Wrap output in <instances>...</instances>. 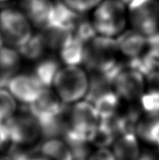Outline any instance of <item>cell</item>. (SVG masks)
I'll return each mask as SVG.
<instances>
[{"label": "cell", "instance_id": "603a6c76", "mask_svg": "<svg viewBox=\"0 0 159 160\" xmlns=\"http://www.w3.org/2000/svg\"><path fill=\"white\" fill-rule=\"evenodd\" d=\"M141 110L146 113L159 112V91L155 89H146L140 99Z\"/></svg>", "mask_w": 159, "mask_h": 160}, {"label": "cell", "instance_id": "4dcf8cb0", "mask_svg": "<svg viewBox=\"0 0 159 160\" xmlns=\"http://www.w3.org/2000/svg\"><path fill=\"white\" fill-rule=\"evenodd\" d=\"M71 160H86L85 158H77V157H74L73 156V158Z\"/></svg>", "mask_w": 159, "mask_h": 160}, {"label": "cell", "instance_id": "ffe728a7", "mask_svg": "<svg viewBox=\"0 0 159 160\" xmlns=\"http://www.w3.org/2000/svg\"><path fill=\"white\" fill-rule=\"evenodd\" d=\"M117 134L112 128L106 122L100 120V122L89 136V143L97 148L109 147L117 139Z\"/></svg>", "mask_w": 159, "mask_h": 160}, {"label": "cell", "instance_id": "f546056e", "mask_svg": "<svg viewBox=\"0 0 159 160\" xmlns=\"http://www.w3.org/2000/svg\"><path fill=\"white\" fill-rule=\"evenodd\" d=\"M0 160H10L9 156H0Z\"/></svg>", "mask_w": 159, "mask_h": 160}, {"label": "cell", "instance_id": "52a82bcc", "mask_svg": "<svg viewBox=\"0 0 159 160\" xmlns=\"http://www.w3.org/2000/svg\"><path fill=\"white\" fill-rule=\"evenodd\" d=\"M68 128L87 136L98 126L100 118L94 105L90 102L78 101L68 111Z\"/></svg>", "mask_w": 159, "mask_h": 160}, {"label": "cell", "instance_id": "f1b7e54d", "mask_svg": "<svg viewBox=\"0 0 159 160\" xmlns=\"http://www.w3.org/2000/svg\"><path fill=\"white\" fill-rule=\"evenodd\" d=\"M3 37L2 35V33L0 32V50L3 48Z\"/></svg>", "mask_w": 159, "mask_h": 160}, {"label": "cell", "instance_id": "6da1fadb", "mask_svg": "<svg viewBox=\"0 0 159 160\" xmlns=\"http://www.w3.org/2000/svg\"><path fill=\"white\" fill-rule=\"evenodd\" d=\"M127 16L122 1L104 0L95 8L92 22L99 35L114 37L124 31Z\"/></svg>", "mask_w": 159, "mask_h": 160}, {"label": "cell", "instance_id": "836d02e7", "mask_svg": "<svg viewBox=\"0 0 159 160\" xmlns=\"http://www.w3.org/2000/svg\"><path fill=\"white\" fill-rule=\"evenodd\" d=\"M158 160H159V158H158Z\"/></svg>", "mask_w": 159, "mask_h": 160}, {"label": "cell", "instance_id": "277c9868", "mask_svg": "<svg viewBox=\"0 0 159 160\" xmlns=\"http://www.w3.org/2000/svg\"><path fill=\"white\" fill-rule=\"evenodd\" d=\"M0 32L10 45L17 48L32 36L27 16L12 9L4 10L0 13Z\"/></svg>", "mask_w": 159, "mask_h": 160}, {"label": "cell", "instance_id": "44dd1931", "mask_svg": "<svg viewBox=\"0 0 159 160\" xmlns=\"http://www.w3.org/2000/svg\"><path fill=\"white\" fill-rule=\"evenodd\" d=\"M46 48L47 46L46 41L44 39L42 33H40L31 36L27 42L18 47V50L23 57L27 59L33 60L39 58L44 54Z\"/></svg>", "mask_w": 159, "mask_h": 160}, {"label": "cell", "instance_id": "7402d4cb", "mask_svg": "<svg viewBox=\"0 0 159 160\" xmlns=\"http://www.w3.org/2000/svg\"><path fill=\"white\" fill-rule=\"evenodd\" d=\"M16 104L14 96L4 88H0V122L4 123L15 113Z\"/></svg>", "mask_w": 159, "mask_h": 160}, {"label": "cell", "instance_id": "d6a6232c", "mask_svg": "<svg viewBox=\"0 0 159 160\" xmlns=\"http://www.w3.org/2000/svg\"><path fill=\"white\" fill-rule=\"evenodd\" d=\"M4 1H8V0H0V2H4Z\"/></svg>", "mask_w": 159, "mask_h": 160}, {"label": "cell", "instance_id": "7a4b0ae2", "mask_svg": "<svg viewBox=\"0 0 159 160\" xmlns=\"http://www.w3.org/2000/svg\"><path fill=\"white\" fill-rule=\"evenodd\" d=\"M53 85L63 103H76L85 98L87 93L89 78L81 67L66 65L59 69Z\"/></svg>", "mask_w": 159, "mask_h": 160}, {"label": "cell", "instance_id": "4fadbf2b", "mask_svg": "<svg viewBox=\"0 0 159 160\" xmlns=\"http://www.w3.org/2000/svg\"><path fill=\"white\" fill-rule=\"evenodd\" d=\"M138 136L129 132L118 136L113 143V152L117 160H138L140 149Z\"/></svg>", "mask_w": 159, "mask_h": 160}, {"label": "cell", "instance_id": "9a60e30c", "mask_svg": "<svg viewBox=\"0 0 159 160\" xmlns=\"http://www.w3.org/2000/svg\"><path fill=\"white\" fill-rule=\"evenodd\" d=\"M86 43L71 33L60 49V56L66 65L79 66L84 63Z\"/></svg>", "mask_w": 159, "mask_h": 160}, {"label": "cell", "instance_id": "30bf717a", "mask_svg": "<svg viewBox=\"0 0 159 160\" xmlns=\"http://www.w3.org/2000/svg\"><path fill=\"white\" fill-rule=\"evenodd\" d=\"M117 42L119 52L128 59L140 57L147 48V38L134 28L117 35Z\"/></svg>", "mask_w": 159, "mask_h": 160}, {"label": "cell", "instance_id": "9c48e42d", "mask_svg": "<svg viewBox=\"0 0 159 160\" xmlns=\"http://www.w3.org/2000/svg\"><path fill=\"white\" fill-rule=\"evenodd\" d=\"M45 88L34 74L15 75L8 85V89L14 98L27 105L35 101Z\"/></svg>", "mask_w": 159, "mask_h": 160}, {"label": "cell", "instance_id": "5bb4252c", "mask_svg": "<svg viewBox=\"0 0 159 160\" xmlns=\"http://www.w3.org/2000/svg\"><path fill=\"white\" fill-rule=\"evenodd\" d=\"M135 134L146 143L159 147V112L146 113L140 118Z\"/></svg>", "mask_w": 159, "mask_h": 160}, {"label": "cell", "instance_id": "1f68e13d", "mask_svg": "<svg viewBox=\"0 0 159 160\" xmlns=\"http://www.w3.org/2000/svg\"><path fill=\"white\" fill-rule=\"evenodd\" d=\"M121 1H122L124 3H130L133 0H121Z\"/></svg>", "mask_w": 159, "mask_h": 160}, {"label": "cell", "instance_id": "484cf974", "mask_svg": "<svg viewBox=\"0 0 159 160\" xmlns=\"http://www.w3.org/2000/svg\"><path fill=\"white\" fill-rule=\"evenodd\" d=\"M148 88L159 91V69L151 72L146 76Z\"/></svg>", "mask_w": 159, "mask_h": 160}, {"label": "cell", "instance_id": "83f0119b", "mask_svg": "<svg viewBox=\"0 0 159 160\" xmlns=\"http://www.w3.org/2000/svg\"><path fill=\"white\" fill-rule=\"evenodd\" d=\"M28 160H50V159L45 157V156H43V155H41V156H33V155H32V156L29 158V159Z\"/></svg>", "mask_w": 159, "mask_h": 160}, {"label": "cell", "instance_id": "ac0fdd59", "mask_svg": "<svg viewBox=\"0 0 159 160\" xmlns=\"http://www.w3.org/2000/svg\"><path fill=\"white\" fill-rule=\"evenodd\" d=\"M38 152L50 160H71L73 153L68 144L62 140L50 138L38 147Z\"/></svg>", "mask_w": 159, "mask_h": 160}, {"label": "cell", "instance_id": "8992f818", "mask_svg": "<svg viewBox=\"0 0 159 160\" xmlns=\"http://www.w3.org/2000/svg\"><path fill=\"white\" fill-rule=\"evenodd\" d=\"M145 75L136 69L124 65L112 82V87L122 100L127 102L140 101L146 91Z\"/></svg>", "mask_w": 159, "mask_h": 160}, {"label": "cell", "instance_id": "8fae6325", "mask_svg": "<svg viewBox=\"0 0 159 160\" xmlns=\"http://www.w3.org/2000/svg\"><path fill=\"white\" fill-rule=\"evenodd\" d=\"M81 18V14L72 10L62 1L54 3L47 25L57 27L73 33Z\"/></svg>", "mask_w": 159, "mask_h": 160}, {"label": "cell", "instance_id": "4316f807", "mask_svg": "<svg viewBox=\"0 0 159 160\" xmlns=\"http://www.w3.org/2000/svg\"><path fill=\"white\" fill-rule=\"evenodd\" d=\"M10 141L9 132L4 123L0 122V150Z\"/></svg>", "mask_w": 159, "mask_h": 160}, {"label": "cell", "instance_id": "d6986e66", "mask_svg": "<svg viewBox=\"0 0 159 160\" xmlns=\"http://www.w3.org/2000/svg\"><path fill=\"white\" fill-rule=\"evenodd\" d=\"M59 62L55 58H46L36 66L34 75L46 88H50L57 72L59 71Z\"/></svg>", "mask_w": 159, "mask_h": 160}, {"label": "cell", "instance_id": "ba28073f", "mask_svg": "<svg viewBox=\"0 0 159 160\" xmlns=\"http://www.w3.org/2000/svg\"><path fill=\"white\" fill-rule=\"evenodd\" d=\"M64 104L57 92L45 88L39 98L28 105L27 111L39 121V124H42L62 113L66 108Z\"/></svg>", "mask_w": 159, "mask_h": 160}, {"label": "cell", "instance_id": "d4e9b609", "mask_svg": "<svg viewBox=\"0 0 159 160\" xmlns=\"http://www.w3.org/2000/svg\"><path fill=\"white\" fill-rule=\"evenodd\" d=\"M87 160H117L113 151L108 149V147L97 148V150L92 152Z\"/></svg>", "mask_w": 159, "mask_h": 160}, {"label": "cell", "instance_id": "2e32d148", "mask_svg": "<svg viewBox=\"0 0 159 160\" xmlns=\"http://www.w3.org/2000/svg\"><path fill=\"white\" fill-rule=\"evenodd\" d=\"M20 58L16 51L3 47L0 50V88H7L19 69Z\"/></svg>", "mask_w": 159, "mask_h": 160}, {"label": "cell", "instance_id": "5b68a950", "mask_svg": "<svg viewBox=\"0 0 159 160\" xmlns=\"http://www.w3.org/2000/svg\"><path fill=\"white\" fill-rule=\"evenodd\" d=\"M4 124L9 132L10 141L14 145H29L42 135L39 121L28 111L26 114L13 115Z\"/></svg>", "mask_w": 159, "mask_h": 160}, {"label": "cell", "instance_id": "e0dca14e", "mask_svg": "<svg viewBox=\"0 0 159 160\" xmlns=\"http://www.w3.org/2000/svg\"><path fill=\"white\" fill-rule=\"evenodd\" d=\"M122 98L112 89L101 94L95 100L94 105L100 120H107L117 116L121 108Z\"/></svg>", "mask_w": 159, "mask_h": 160}, {"label": "cell", "instance_id": "7c38bea8", "mask_svg": "<svg viewBox=\"0 0 159 160\" xmlns=\"http://www.w3.org/2000/svg\"><path fill=\"white\" fill-rule=\"evenodd\" d=\"M53 5L51 0H22L27 17L35 26L42 28L48 24Z\"/></svg>", "mask_w": 159, "mask_h": 160}, {"label": "cell", "instance_id": "3957f363", "mask_svg": "<svg viewBox=\"0 0 159 160\" xmlns=\"http://www.w3.org/2000/svg\"><path fill=\"white\" fill-rule=\"evenodd\" d=\"M128 17L133 28L146 37L159 32L158 0H133L128 6Z\"/></svg>", "mask_w": 159, "mask_h": 160}, {"label": "cell", "instance_id": "cb8c5ba5", "mask_svg": "<svg viewBox=\"0 0 159 160\" xmlns=\"http://www.w3.org/2000/svg\"><path fill=\"white\" fill-rule=\"evenodd\" d=\"M103 0H62L69 8L77 13L83 14L94 9Z\"/></svg>", "mask_w": 159, "mask_h": 160}]
</instances>
